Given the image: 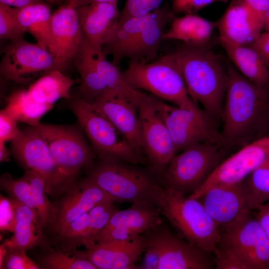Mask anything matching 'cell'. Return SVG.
Segmentation results:
<instances>
[{"label":"cell","mask_w":269,"mask_h":269,"mask_svg":"<svg viewBox=\"0 0 269 269\" xmlns=\"http://www.w3.org/2000/svg\"><path fill=\"white\" fill-rule=\"evenodd\" d=\"M227 70L222 145L240 148L266 136L269 130V97L266 88L253 83L231 65Z\"/></svg>","instance_id":"6da1fadb"},{"label":"cell","mask_w":269,"mask_h":269,"mask_svg":"<svg viewBox=\"0 0 269 269\" xmlns=\"http://www.w3.org/2000/svg\"><path fill=\"white\" fill-rule=\"evenodd\" d=\"M175 53L192 101L209 116L221 118L228 84V73L220 57L204 46L184 43Z\"/></svg>","instance_id":"7a4b0ae2"},{"label":"cell","mask_w":269,"mask_h":269,"mask_svg":"<svg viewBox=\"0 0 269 269\" xmlns=\"http://www.w3.org/2000/svg\"><path fill=\"white\" fill-rule=\"evenodd\" d=\"M186 195L157 184L152 187L149 199L181 237L214 253L221 238L220 227L198 199Z\"/></svg>","instance_id":"3957f363"},{"label":"cell","mask_w":269,"mask_h":269,"mask_svg":"<svg viewBox=\"0 0 269 269\" xmlns=\"http://www.w3.org/2000/svg\"><path fill=\"white\" fill-rule=\"evenodd\" d=\"M254 211L220 228V240L214 254L217 269H269V239Z\"/></svg>","instance_id":"277c9868"},{"label":"cell","mask_w":269,"mask_h":269,"mask_svg":"<svg viewBox=\"0 0 269 269\" xmlns=\"http://www.w3.org/2000/svg\"><path fill=\"white\" fill-rule=\"evenodd\" d=\"M134 89L144 90L164 101L194 111H201L191 99L176 53H169L149 62H129L123 72Z\"/></svg>","instance_id":"5b68a950"},{"label":"cell","mask_w":269,"mask_h":269,"mask_svg":"<svg viewBox=\"0 0 269 269\" xmlns=\"http://www.w3.org/2000/svg\"><path fill=\"white\" fill-rule=\"evenodd\" d=\"M11 142L13 156L25 170L36 171L42 176L51 198L58 199L78 181L77 178L68 176L60 170L44 138L35 127L19 129Z\"/></svg>","instance_id":"8992f818"},{"label":"cell","mask_w":269,"mask_h":269,"mask_svg":"<svg viewBox=\"0 0 269 269\" xmlns=\"http://www.w3.org/2000/svg\"><path fill=\"white\" fill-rule=\"evenodd\" d=\"M70 109L100 159L137 164L143 158L133 149L126 138L92 105L80 96L73 99Z\"/></svg>","instance_id":"52a82bcc"},{"label":"cell","mask_w":269,"mask_h":269,"mask_svg":"<svg viewBox=\"0 0 269 269\" xmlns=\"http://www.w3.org/2000/svg\"><path fill=\"white\" fill-rule=\"evenodd\" d=\"M123 161L100 159L86 170V178L117 201H149L152 187L159 182L149 171Z\"/></svg>","instance_id":"ba28073f"},{"label":"cell","mask_w":269,"mask_h":269,"mask_svg":"<svg viewBox=\"0 0 269 269\" xmlns=\"http://www.w3.org/2000/svg\"><path fill=\"white\" fill-rule=\"evenodd\" d=\"M220 147L202 142L176 153L162 176L163 185L185 194L193 193L222 161Z\"/></svg>","instance_id":"9c48e42d"},{"label":"cell","mask_w":269,"mask_h":269,"mask_svg":"<svg viewBox=\"0 0 269 269\" xmlns=\"http://www.w3.org/2000/svg\"><path fill=\"white\" fill-rule=\"evenodd\" d=\"M34 127L44 138L56 164L67 176L77 178L80 170L94 162L96 154L77 128L40 123Z\"/></svg>","instance_id":"30bf717a"},{"label":"cell","mask_w":269,"mask_h":269,"mask_svg":"<svg viewBox=\"0 0 269 269\" xmlns=\"http://www.w3.org/2000/svg\"><path fill=\"white\" fill-rule=\"evenodd\" d=\"M156 99L151 94L141 92L137 106L144 154L152 171L163 176L176 153L168 129L157 107Z\"/></svg>","instance_id":"8fae6325"},{"label":"cell","mask_w":269,"mask_h":269,"mask_svg":"<svg viewBox=\"0 0 269 269\" xmlns=\"http://www.w3.org/2000/svg\"><path fill=\"white\" fill-rule=\"evenodd\" d=\"M144 234L145 251L158 258V269H210L214 267L210 253L183 239L162 223Z\"/></svg>","instance_id":"7c38bea8"},{"label":"cell","mask_w":269,"mask_h":269,"mask_svg":"<svg viewBox=\"0 0 269 269\" xmlns=\"http://www.w3.org/2000/svg\"><path fill=\"white\" fill-rule=\"evenodd\" d=\"M54 70L62 71L52 53L38 43L23 38L11 41L0 63V73L5 79L20 84H30Z\"/></svg>","instance_id":"4fadbf2b"},{"label":"cell","mask_w":269,"mask_h":269,"mask_svg":"<svg viewBox=\"0 0 269 269\" xmlns=\"http://www.w3.org/2000/svg\"><path fill=\"white\" fill-rule=\"evenodd\" d=\"M156 105L171 136L176 153L202 142L222 145L220 133L202 110L171 106L158 98Z\"/></svg>","instance_id":"5bb4252c"},{"label":"cell","mask_w":269,"mask_h":269,"mask_svg":"<svg viewBox=\"0 0 269 269\" xmlns=\"http://www.w3.org/2000/svg\"><path fill=\"white\" fill-rule=\"evenodd\" d=\"M117 199L86 177L52 202L43 230L49 241L63 228L96 206Z\"/></svg>","instance_id":"9a60e30c"},{"label":"cell","mask_w":269,"mask_h":269,"mask_svg":"<svg viewBox=\"0 0 269 269\" xmlns=\"http://www.w3.org/2000/svg\"><path fill=\"white\" fill-rule=\"evenodd\" d=\"M140 90L132 93L120 89L108 88L93 103V108L107 119L143 158L138 101Z\"/></svg>","instance_id":"2e32d148"},{"label":"cell","mask_w":269,"mask_h":269,"mask_svg":"<svg viewBox=\"0 0 269 269\" xmlns=\"http://www.w3.org/2000/svg\"><path fill=\"white\" fill-rule=\"evenodd\" d=\"M269 157V135L247 144L222 160L202 185L188 196L198 199L213 186L239 184Z\"/></svg>","instance_id":"e0dca14e"},{"label":"cell","mask_w":269,"mask_h":269,"mask_svg":"<svg viewBox=\"0 0 269 269\" xmlns=\"http://www.w3.org/2000/svg\"><path fill=\"white\" fill-rule=\"evenodd\" d=\"M159 208L149 201L132 203L129 208L117 210L98 233L96 243L131 240L162 223Z\"/></svg>","instance_id":"ac0fdd59"},{"label":"cell","mask_w":269,"mask_h":269,"mask_svg":"<svg viewBox=\"0 0 269 269\" xmlns=\"http://www.w3.org/2000/svg\"><path fill=\"white\" fill-rule=\"evenodd\" d=\"M84 37L76 7L66 3L52 13L48 50L62 71L72 61Z\"/></svg>","instance_id":"d6986e66"},{"label":"cell","mask_w":269,"mask_h":269,"mask_svg":"<svg viewBox=\"0 0 269 269\" xmlns=\"http://www.w3.org/2000/svg\"><path fill=\"white\" fill-rule=\"evenodd\" d=\"M146 247L144 234L129 240L96 243L86 252L98 269H131L139 268L136 263Z\"/></svg>","instance_id":"ffe728a7"},{"label":"cell","mask_w":269,"mask_h":269,"mask_svg":"<svg viewBox=\"0 0 269 269\" xmlns=\"http://www.w3.org/2000/svg\"><path fill=\"white\" fill-rule=\"evenodd\" d=\"M197 199L220 228L232 223L251 210L241 183L213 186Z\"/></svg>","instance_id":"44dd1931"},{"label":"cell","mask_w":269,"mask_h":269,"mask_svg":"<svg viewBox=\"0 0 269 269\" xmlns=\"http://www.w3.org/2000/svg\"><path fill=\"white\" fill-rule=\"evenodd\" d=\"M216 24L219 38L244 45L251 44L264 28L263 19L243 0H232Z\"/></svg>","instance_id":"7402d4cb"},{"label":"cell","mask_w":269,"mask_h":269,"mask_svg":"<svg viewBox=\"0 0 269 269\" xmlns=\"http://www.w3.org/2000/svg\"><path fill=\"white\" fill-rule=\"evenodd\" d=\"M175 17L165 5L148 14L143 28L124 55L130 62H149L157 54L164 29Z\"/></svg>","instance_id":"603a6c76"},{"label":"cell","mask_w":269,"mask_h":269,"mask_svg":"<svg viewBox=\"0 0 269 269\" xmlns=\"http://www.w3.org/2000/svg\"><path fill=\"white\" fill-rule=\"evenodd\" d=\"M76 10L85 38L102 47L118 22L121 12L118 2L92 3L76 7Z\"/></svg>","instance_id":"cb8c5ba5"},{"label":"cell","mask_w":269,"mask_h":269,"mask_svg":"<svg viewBox=\"0 0 269 269\" xmlns=\"http://www.w3.org/2000/svg\"><path fill=\"white\" fill-rule=\"evenodd\" d=\"M10 198L15 210L16 224L13 236L2 243L5 248H20L27 251L37 246L42 249L50 247L36 213L19 201Z\"/></svg>","instance_id":"d4e9b609"},{"label":"cell","mask_w":269,"mask_h":269,"mask_svg":"<svg viewBox=\"0 0 269 269\" xmlns=\"http://www.w3.org/2000/svg\"><path fill=\"white\" fill-rule=\"evenodd\" d=\"M95 45L84 37L72 61L79 73L81 97L90 104L108 89L99 75L94 58Z\"/></svg>","instance_id":"484cf974"},{"label":"cell","mask_w":269,"mask_h":269,"mask_svg":"<svg viewBox=\"0 0 269 269\" xmlns=\"http://www.w3.org/2000/svg\"><path fill=\"white\" fill-rule=\"evenodd\" d=\"M221 45L237 70L255 84L266 88L269 82V67L249 45L231 42L219 38Z\"/></svg>","instance_id":"4316f807"},{"label":"cell","mask_w":269,"mask_h":269,"mask_svg":"<svg viewBox=\"0 0 269 269\" xmlns=\"http://www.w3.org/2000/svg\"><path fill=\"white\" fill-rule=\"evenodd\" d=\"M216 22H213L194 14L174 17L169 29L164 32L162 40H176L194 46H204L209 41Z\"/></svg>","instance_id":"83f0119b"},{"label":"cell","mask_w":269,"mask_h":269,"mask_svg":"<svg viewBox=\"0 0 269 269\" xmlns=\"http://www.w3.org/2000/svg\"><path fill=\"white\" fill-rule=\"evenodd\" d=\"M79 79H73L58 70L51 71L32 83L27 90L33 99L37 102L50 106L58 100L70 98V91Z\"/></svg>","instance_id":"f1b7e54d"},{"label":"cell","mask_w":269,"mask_h":269,"mask_svg":"<svg viewBox=\"0 0 269 269\" xmlns=\"http://www.w3.org/2000/svg\"><path fill=\"white\" fill-rule=\"evenodd\" d=\"M12 8L18 20L36 39V43L48 49L50 41V23L52 13L44 2L22 8Z\"/></svg>","instance_id":"f546056e"},{"label":"cell","mask_w":269,"mask_h":269,"mask_svg":"<svg viewBox=\"0 0 269 269\" xmlns=\"http://www.w3.org/2000/svg\"><path fill=\"white\" fill-rule=\"evenodd\" d=\"M53 106L42 104L32 99L28 90H18L13 92L7 98L3 109L17 122L35 126L41 118Z\"/></svg>","instance_id":"4dcf8cb0"},{"label":"cell","mask_w":269,"mask_h":269,"mask_svg":"<svg viewBox=\"0 0 269 269\" xmlns=\"http://www.w3.org/2000/svg\"><path fill=\"white\" fill-rule=\"evenodd\" d=\"M250 209L256 211L269 201V157L241 182Z\"/></svg>","instance_id":"1f68e13d"},{"label":"cell","mask_w":269,"mask_h":269,"mask_svg":"<svg viewBox=\"0 0 269 269\" xmlns=\"http://www.w3.org/2000/svg\"><path fill=\"white\" fill-rule=\"evenodd\" d=\"M44 253L38 259L40 269H97L88 259L86 251H77L73 255L51 247L42 249Z\"/></svg>","instance_id":"d6a6232c"},{"label":"cell","mask_w":269,"mask_h":269,"mask_svg":"<svg viewBox=\"0 0 269 269\" xmlns=\"http://www.w3.org/2000/svg\"><path fill=\"white\" fill-rule=\"evenodd\" d=\"M24 175L30 183L38 221L43 229L48 221L52 205V202L48 198L44 180L39 173L33 170H25Z\"/></svg>","instance_id":"836d02e7"},{"label":"cell","mask_w":269,"mask_h":269,"mask_svg":"<svg viewBox=\"0 0 269 269\" xmlns=\"http://www.w3.org/2000/svg\"><path fill=\"white\" fill-rule=\"evenodd\" d=\"M115 202L101 203L89 211V224L84 246L89 249L96 243L98 233L105 227L113 214L118 210Z\"/></svg>","instance_id":"e575fe53"},{"label":"cell","mask_w":269,"mask_h":269,"mask_svg":"<svg viewBox=\"0 0 269 269\" xmlns=\"http://www.w3.org/2000/svg\"><path fill=\"white\" fill-rule=\"evenodd\" d=\"M0 185L1 188L10 196V198L27 206L37 214L30 185L24 175L15 179L8 173L3 174L0 178Z\"/></svg>","instance_id":"d590c367"},{"label":"cell","mask_w":269,"mask_h":269,"mask_svg":"<svg viewBox=\"0 0 269 269\" xmlns=\"http://www.w3.org/2000/svg\"><path fill=\"white\" fill-rule=\"evenodd\" d=\"M26 31L14 14L12 8L0 4V37L11 41L23 38Z\"/></svg>","instance_id":"8d00e7d4"},{"label":"cell","mask_w":269,"mask_h":269,"mask_svg":"<svg viewBox=\"0 0 269 269\" xmlns=\"http://www.w3.org/2000/svg\"><path fill=\"white\" fill-rule=\"evenodd\" d=\"M25 250L20 248L6 249L0 269H39L37 263L30 259Z\"/></svg>","instance_id":"74e56055"},{"label":"cell","mask_w":269,"mask_h":269,"mask_svg":"<svg viewBox=\"0 0 269 269\" xmlns=\"http://www.w3.org/2000/svg\"><path fill=\"white\" fill-rule=\"evenodd\" d=\"M165 0H126L119 20L146 15L160 7Z\"/></svg>","instance_id":"f35d334b"},{"label":"cell","mask_w":269,"mask_h":269,"mask_svg":"<svg viewBox=\"0 0 269 269\" xmlns=\"http://www.w3.org/2000/svg\"><path fill=\"white\" fill-rule=\"evenodd\" d=\"M16 224L14 208L10 198L0 196V230L14 233Z\"/></svg>","instance_id":"ab89813d"},{"label":"cell","mask_w":269,"mask_h":269,"mask_svg":"<svg viewBox=\"0 0 269 269\" xmlns=\"http://www.w3.org/2000/svg\"><path fill=\"white\" fill-rule=\"evenodd\" d=\"M19 129L17 122L8 115L4 109L0 112V141L11 140Z\"/></svg>","instance_id":"60d3db41"},{"label":"cell","mask_w":269,"mask_h":269,"mask_svg":"<svg viewBox=\"0 0 269 269\" xmlns=\"http://www.w3.org/2000/svg\"><path fill=\"white\" fill-rule=\"evenodd\" d=\"M249 46L255 50L264 63L269 67V31L261 33Z\"/></svg>","instance_id":"b9f144b4"},{"label":"cell","mask_w":269,"mask_h":269,"mask_svg":"<svg viewBox=\"0 0 269 269\" xmlns=\"http://www.w3.org/2000/svg\"><path fill=\"white\" fill-rule=\"evenodd\" d=\"M256 211V217L269 239V201Z\"/></svg>","instance_id":"7bdbcfd3"},{"label":"cell","mask_w":269,"mask_h":269,"mask_svg":"<svg viewBox=\"0 0 269 269\" xmlns=\"http://www.w3.org/2000/svg\"><path fill=\"white\" fill-rule=\"evenodd\" d=\"M258 16L264 17L269 8V0H243Z\"/></svg>","instance_id":"ee69618b"},{"label":"cell","mask_w":269,"mask_h":269,"mask_svg":"<svg viewBox=\"0 0 269 269\" xmlns=\"http://www.w3.org/2000/svg\"><path fill=\"white\" fill-rule=\"evenodd\" d=\"M44 0H0V4L13 8H22L28 5L44 2Z\"/></svg>","instance_id":"f6af8a7d"},{"label":"cell","mask_w":269,"mask_h":269,"mask_svg":"<svg viewBox=\"0 0 269 269\" xmlns=\"http://www.w3.org/2000/svg\"><path fill=\"white\" fill-rule=\"evenodd\" d=\"M11 153V150L5 146V142L0 141V161H9V156Z\"/></svg>","instance_id":"bcb514c9"},{"label":"cell","mask_w":269,"mask_h":269,"mask_svg":"<svg viewBox=\"0 0 269 269\" xmlns=\"http://www.w3.org/2000/svg\"><path fill=\"white\" fill-rule=\"evenodd\" d=\"M118 2V0H84L82 5L95 2Z\"/></svg>","instance_id":"7dc6e473"},{"label":"cell","mask_w":269,"mask_h":269,"mask_svg":"<svg viewBox=\"0 0 269 269\" xmlns=\"http://www.w3.org/2000/svg\"><path fill=\"white\" fill-rule=\"evenodd\" d=\"M264 28L269 31V8L264 17Z\"/></svg>","instance_id":"c3c4849f"},{"label":"cell","mask_w":269,"mask_h":269,"mask_svg":"<svg viewBox=\"0 0 269 269\" xmlns=\"http://www.w3.org/2000/svg\"><path fill=\"white\" fill-rule=\"evenodd\" d=\"M84 0H68L67 3L75 7H78L82 5Z\"/></svg>","instance_id":"681fc988"},{"label":"cell","mask_w":269,"mask_h":269,"mask_svg":"<svg viewBox=\"0 0 269 269\" xmlns=\"http://www.w3.org/2000/svg\"><path fill=\"white\" fill-rule=\"evenodd\" d=\"M56 0L57 3L59 4H61L64 2H65V1L67 3L68 0Z\"/></svg>","instance_id":"f907efd6"},{"label":"cell","mask_w":269,"mask_h":269,"mask_svg":"<svg viewBox=\"0 0 269 269\" xmlns=\"http://www.w3.org/2000/svg\"><path fill=\"white\" fill-rule=\"evenodd\" d=\"M48 2L52 3H57L56 0H44Z\"/></svg>","instance_id":"816d5d0a"}]
</instances>
